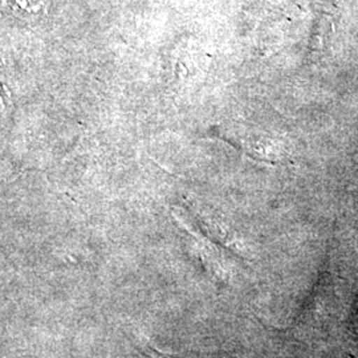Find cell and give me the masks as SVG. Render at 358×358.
Segmentation results:
<instances>
[{
	"instance_id": "6da1fadb",
	"label": "cell",
	"mask_w": 358,
	"mask_h": 358,
	"mask_svg": "<svg viewBox=\"0 0 358 358\" xmlns=\"http://www.w3.org/2000/svg\"><path fill=\"white\" fill-rule=\"evenodd\" d=\"M234 138L231 142H235L239 148H242L248 155H252L256 159L263 161H279L280 149L276 141L271 140L267 136H262L257 131H251L247 128L242 130H235L234 133H229ZM234 143V145H235Z\"/></svg>"
},
{
	"instance_id": "7a4b0ae2",
	"label": "cell",
	"mask_w": 358,
	"mask_h": 358,
	"mask_svg": "<svg viewBox=\"0 0 358 358\" xmlns=\"http://www.w3.org/2000/svg\"><path fill=\"white\" fill-rule=\"evenodd\" d=\"M145 353L150 358H182L178 356H171V355H165L157 349H154L153 346H145Z\"/></svg>"
}]
</instances>
